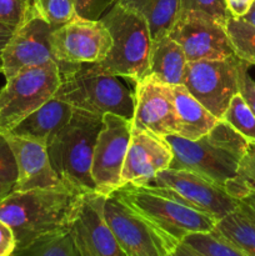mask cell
<instances>
[{
    "mask_svg": "<svg viewBox=\"0 0 255 256\" xmlns=\"http://www.w3.org/2000/svg\"><path fill=\"white\" fill-rule=\"evenodd\" d=\"M86 192L62 184L12 192L0 202V219L12 230L16 249L72 229Z\"/></svg>",
    "mask_w": 255,
    "mask_h": 256,
    "instance_id": "obj_1",
    "label": "cell"
},
{
    "mask_svg": "<svg viewBox=\"0 0 255 256\" xmlns=\"http://www.w3.org/2000/svg\"><path fill=\"white\" fill-rule=\"evenodd\" d=\"M164 138L172 149L169 168L199 174L225 190L236 179L238 166L248 144L239 132L222 120L198 140H188L176 134Z\"/></svg>",
    "mask_w": 255,
    "mask_h": 256,
    "instance_id": "obj_2",
    "label": "cell"
},
{
    "mask_svg": "<svg viewBox=\"0 0 255 256\" xmlns=\"http://www.w3.org/2000/svg\"><path fill=\"white\" fill-rule=\"evenodd\" d=\"M62 82L55 96L74 109L102 116L116 114L126 119L134 115V94L115 75L98 64H74L60 72Z\"/></svg>",
    "mask_w": 255,
    "mask_h": 256,
    "instance_id": "obj_3",
    "label": "cell"
},
{
    "mask_svg": "<svg viewBox=\"0 0 255 256\" xmlns=\"http://www.w3.org/2000/svg\"><path fill=\"white\" fill-rule=\"evenodd\" d=\"M102 116L74 109L70 122L46 146L50 162L65 185L82 192H95L92 156Z\"/></svg>",
    "mask_w": 255,
    "mask_h": 256,
    "instance_id": "obj_4",
    "label": "cell"
},
{
    "mask_svg": "<svg viewBox=\"0 0 255 256\" xmlns=\"http://www.w3.org/2000/svg\"><path fill=\"white\" fill-rule=\"evenodd\" d=\"M100 20L109 30L112 44L104 62L98 65L134 84L146 76L152 44L146 20L118 2H112Z\"/></svg>",
    "mask_w": 255,
    "mask_h": 256,
    "instance_id": "obj_5",
    "label": "cell"
},
{
    "mask_svg": "<svg viewBox=\"0 0 255 256\" xmlns=\"http://www.w3.org/2000/svg\"><path fill=\"white\" fill-rule=\"evenodd\" d=\"M112 194L174 242H182L196 232H210L216 226L214 218L159 190L126 184Z\"/></svg>",
    "mask_w": 255,
    "mask_h": 256,
    "instance_id": "obj_6",
    "label": "cell"
},
{
    "mask_svg": "<svg viewBox=\"0 0 255 256\" xmlns=\"http://www.w3.org/2000/svg\"><path fill=\"white\" fill-rule=\"evenodd\" d=\"M0 90V132H10L19 122L55 96L62 82L56 62L25 68L8 78Z\"/></svg>",
    "mask_w": 255,
    "mask_h": 256,
    "instance_id": "obj_7",
    "label": "cell"
},
{
    "mask_svg": "<svg viewBox=\"0 0 255 256\" xmlns=\"http://www.w3.org/2000/svg\"><path fill=\"white\" fill-rule=\"evenodd\" d=\"M144 188L159 190L216 222L238 208V200L224 188L189 170L168 168L158 172Z\"/></svg>",
    "mask_w": 255,
    "mask_h": 256,
    "instance_id": "obj_8",
    "label": "cell"
},
{
    "mask_svg": "<svg viewBox=\"0 0 255 256\" xmlns=\"http://www.w3.org/2000/svg\"><path fill=\"white\" fill-rule=\"evenodd\" d=\"M240 59L188 62L184 86L202 106L222 120L232 96L239 92Z\"/></svg>",
    "mask_w": 255,
    "mask_h": 256,
    "instance_id": "obj_9",
    "label": "cell"
},
{
    "mask_svg": "<svg viewBox=\"0 0 255 256\" xmlns=\"http://www.w3.org/2000/svg\"><path fill=\"white\" fill-rule=\"evenodd\" d=\"M109 30L102 20L76 16L72 22L52 29L50 46L60 72L74 64H100L112 48Z\"/></svg>",
    "mask_w": 255,
    "mask_h": 256,
    "instance_id": "obj_10",
    "label": "cell"
},
{
    "mask_svg": "<svg viewBox=\"0 0 255 256\" xmlns=\"http://www.w3.org/2000/svg\"><path fill=\"white\" fill-rule=\"evenodd\" d=\"M102 216L128 256H168L179 244L162 234L114 194L105 198Z\"/></svg>",
    "mask_w": 255,
    "mask_h": 256,
    "instance_id": "obj_11",
    "label": "cell"
},
{
    "mask_svg": "<svg viewBox=\"0 0 255 256\" xmlns=\"http://www.w3.org/2000/svg\"><path fill=\"white\" fill-rule=\"evenodd\" d=\"M132 122L116 114H105L92 156L95 192L109 196L122 186V172L129 146Z\"/></svg>",
    "mask_w": 255,
    "mask_h": 256,
    "instance_id": "obj_12",
    "label": "cell"
},
{
    "mask_svg": "<svg viewBox=\"0 0 255 256\" xmlns=\"http://www.w3.org/2000/svg\"><path fill=\"white\" fill-rule=\"evenodd\" d=\"M169 36L184 50L188 62L234 56L225 24L202 12H180Z\"/></svg>",
    "mask_w": 255,
    "mask_h": 256,
    "instance_id": "obj_13",
    "label": "cell"
},
{
    "mask_svg": "<svg viewBox=\"0 0 255 256\" xmlns=\"http://www.w3.org/2000/svg\"><path fill=\"white\" fill-rule=\"evenodd\" d=\"M52 28L35 12L15 29L2 52V74L5 79L25 68L56 62L50 46Z\"/></svg>",
    "mask_w": 255,
    "mask_h": 256,
    "instance_id": "obj_14",
    "label": "cell"
},
{
    "mask_svg": "<svg viewBox=\"0 0 255 256\" xmlns=\"http://www.w3.org/2000/svg\"><path fill=\"white\" fill-rule=\"evenodd\" d=\"M132 126L159 136L179 132L172 86L146 75L135 82Z\"/></svg>",
    "mask_w": 255,
    "mask_h": 256,
    "instance_id": "obj_15",
    "label": "cell"
},
{
    "mask_svg": "<svg viewBox=\"0 0 255 256\" xmlns=\"http://www.w3.org/2000/svg\"><path fill=\"white\" fill-rule=\"evenodd\" d=\"M172 149L165 138L132 126L129 146L122 172V186H146L172 164ZM120 186V188H122Z\"/></svg>",
    "mask_w": 255,
    "mask_h": 256,
    "instance_id": "obj_16",
    "label": "cell"
},
{
    "mask_svg": "<svg viewBox=\"0 0 255 256\" xmlns=\"http://www.w3.org/2000/svg\"><path fill=\"white\" fill-rule=\"evenodd\" d=\"M106 196L86 192L72 226V234L82 256H128L102 216Z\"/></svg>",
    "mask_w": 255,
    "mask_h": 256,
    "instance_id": "obj_17",
    "label": "cell"
},
{
    "mask_svg": "<svg viewBox=\"0 0 255 256\" xmlns=\"http://www.w3.org/2000/svg\"><path fill=\"white\" fill-rule=\"evenodd\" d=\"M5 136L12 148L18 168V180L14 192L64 184L52 169L44 144L12 132H6Z\"/></svg>",
    "mask_w": 255,
    "mask_h": 256,
    "instance_id": "obj_18",
    "label": "cell"
},
{
    "mask_svg": "<svg viewBox=\"0 0 255 256\" xmlns=\"http://www.w3.org/2000/svg\"><path fill=\"white\" fill-rule=\"evenodd\" d=\"M72 112L74 108L72 105L54 96L25 118L10 132L35 140L48 146L55 135L70 122Z\"/></svg>",
    "mask_w": 255,
    "mask_h": 256,
    "instance_id": "obj_19",
    "label": "cell"
},
{
    "mask_svg": "<svg viewBox=\"0 0 255 256\" xmlns=\"http://www.w3.org/2000/svg\"><path fill=\"white\" fill-rule=\"evenodd\" d=\"M172 94L179 122V132L176 135L188 140H198L218 124L219 119L205 109L184 85H174Z\"/></svg>",
    "mask_w": 255,
    "mask_h": 256,
    "instance_id": "obj_20",
    "label": "cell"
},
{
    "mask_svg": "<svg viewBox=\"0 0 255 256\" xmlns=\"http://www.w3.org/2000/svg\"><path fill=\"white\" fill-rule=\"evenodd\" d=\"M186 65L184 50L169 35L152 42L148 75L172 86L182 85Z\"/></svg>",
    "mask_w": 255,
    "mask_h": 256,
    "instance_id": "obj_21",
    "label": "cell"
},
{
    "mask_svg": "<svg viewBox=\"0 0 255 256\" xmlns=\"http://www.w3.org/2000/svg\"><path fill=\"white\" fill-rule=\"evenodd\" d=\"M139 12L149 25L152 40L169 35L180 14L182 0H115Z\"/></svg>",
    "mask_w": 255,
    "mask_h": 256,
    "instance_id": "obj_22",
    "label": "cell"
},
{
    "mask_svg": "<svg viewBox=\"0 0 255 256\" xmlns=\"http://www.w3.org/2000/svg\"><path fill=\"white\" fill-rule=\"evenodd\" d=\"M215 230L249 256H255V219L239 205L216 222Z\"/></svg>",
    "mask_w": 255,
    "mask_h": 256,
    "instance_id": "obj_23",
    "label": "cell"
},
{
    "mask_svg": "<svg viewBox=\"0 0 255 256\" xmlns=\"http://www.w3.org/2000/svg\"><path fill=\"white\" fill-rule=\"evenodd\" d=\"M12 256H82L74 242L72 229L40 238Z\"/></svg>",
    "mask_w": 255,
    "mask_h": 256,
    "instance_id": "obj_24",
    "label": "cell"
},
{
    "mask_svg": "<svg viewBox=\"0 0 255 256\" xmlns=\"http://www.w3.org/2000/svg\"><path fill=\"white\" fill-rule=\"evenodd\" d=\"M225 30L229 36L234 54L242 62L255 66V26L229 16L225 22Z\"/></svg>",
    "mask_w": 255,
    "mask_h": 256,
    "instance_id": "obj_25",
    "label": "cell"
},
{
    "mask_svg": "<svg viewBox=\"0 0 255 256\" xmlns=\"http://www.w3.org/2000/svg\"><path fill=\"white\" fill-rule=\"evenodd\" d=\"M182 242L205 256H249L215 229L210 232L192 234Z\"/></svg>",
    "mask_w": 255,
    "mask_h": 256,
    "instance_id": "obj_26",
    "label": "cell"
},
{
    "mask_svg": "<svg viewBox=\"0 0 255 256\" xmlns=\"http://www.w3.org/2000/svg\"><path fill=\"white\" fill-rule=\"evenodd\" d=\"M246 142H255V114L240 92L234 95L222 118Z\"/></svg>",
    "mask_w": 255,
    "mask_h": 256,
    "instance_id": "obj_27",
    "label": "cell"
},
{
    "mask_svg": "<svg viewBox=\"0 0 255 256\" xmlns=\"http://www.w3.org/2000/svg\"><path fill=\"white\" fill-rule=\"evenodd\" d=\"M32 6L52 29L78 16L76 0H32Z\"/></svg>",
    "mask_w": 255,
    "mask_h": 256,
    "instance_id": "obj_28",
    "label": "cell"
},
{
    "mask_svg": "<svg viewBox=\"0 0 255 256\" xmlns=\"http://www.w3.org/2000/svg\"><path fill=\"white\" fill-rule=\"evenodd\" d=\"M18 168L5 134L0 132V202L15 190Z\"/></svg>",
    "mask_w": 255,
    "mask_h": 256,
    "instance_id": "obj_29",
    "label": "cell"
},
{
    "mask_svg": "<svg viewBox=\"0 0 255 256\" xmlns=\"http://www.w3.org/2000/svg\"><path fill=\"white\" fill-rule=\"evenodd\" d=\"M32 10V0H0V22L18 28Z\"/></svg>",
    "mask_w": 255,
    "mask_h": 256,
    "instance_id": "obj_30",
    "label": "cell"
},
{
    "mask_svg": "<svg viewBox=\"0 0 255 256\" xmlns=\"http://www.w3.org/2000/svg\"><path fill=\"white\" fill-rule=\"evenodd\" d=\"M189 10L205 12L222 24H225L229 18L225 6V0H182L180 12H189Z\"/></svg>",
    "mask_w": 255,
    "mask_h": 256,
    "instance_id": "obj_31",
    "label": "cell"
},
{
    "mask_svg": "<svg viewBox=\"0 0 255 256\" xmlns=\"http://www.w3.org/2000/svg\"><path fill=\"white\" fill-rule=\"evenodd\" d=\"M226 192L238 200V205L255 219V185L236 179L226 186Z\"/></svg>",
    "mask_w": 255,
    "mask_h": 256,
    "instance_id": "obj_32",
    "label": "cell"
},
{
    "mask_svg": "<svg viewBox=\"0 0 255 256\" xmlns=\"http://www.w3.org/2000/svg\"><path fill=\"white\" fill-rule=\"evenodd\" d=\"M115 0H76V14L82 19L99 20Z\"/></svg>",
    "mask_w": 255,
    "mask_h": 256,
    "instance_id": "obj_33",
    "label": "cell"
},
{
    "mask_svg": "<svg viewBox=\"0 0 255 256\" xmlns=\"http://www.w3.org/2000/svg\"><path fill=\"white\" fill-rule=\"evenodd\" d=\"M249 66L250 65L248 62L240 60L239 92L255 114V80L249 74Z\"/></svg>",
    "mask_w": 255,
    "mask_h": 256,
    "instance_id": "obj_34",
    "label": "cell"
},
{
    "mask_svg": "<svg viewBox=\"0 0 255 256\" xmlns=\"http://www.w3.org/2000/svg\"><path fill=\"white\" fill-rule=\"evenodd\" d=\"M236 178L255 185V142H248L246 149L238 166Z\"/></svg>",
    "mask_w": 255,
    "mask_h": 256,
    "instance_id": "obj_35",
    "label": "cell"
},
{
    "mask_svg": "<svg viewBox=\"0 0 255 256\" xmlns=\"http://www.w3.org/2000/svg\"><path fill=\"white\" fill-rule=\"evenodd\" d=\"M15 250H16V240L14 232L0 219V256H12Z\"/></svg>",
    "mask_w": 255,
    "mask_h": 256,
    "instance_id": "obj_36",
    "label": "cell"
},
{
    "mask_svg": "<svg viewBox=\"0 0 255 256\" xmlns=\"http://www.w3.org/2000/svg\"><path fill=\"white\" fill-rule=\"evenodd\" d=\"M252 2L254 0H225V6L229 16L242 19L252 8Z\"/></svg>",
    "mask_w": 255,
    "mask_h": 256,
    "instance_id": "obj_37",
    "label": "cell"
},
{
    "mask_svg": "<svg viewBox=\"0 0 255 256\" xmlns=\"http://www.w3.org/2000/svg\"><path fill=\"white\" fill-rule=\"evenodd\" d=\"M15 29H16L15 26L4 24V22H0V72H2V52H4L5 46H6V44L9 42L10 38L14 34Z\"/></svg>",
    "mask_w": 255,
    "mask_h": 256,
    "instance_id": "obj_38",
    "label": "cell"
},
{
    "mask_svg": "<svg viewBox=\"0 0 255 256\" xmlns=\"http://www.w3.org/2000/svg\"><path fill=\"white\" fill-rule=\"evenodd\" d=\"M168 256H205V255H202V252L192 249V246H189V245L185 244L184 242H182L169 252V255Z\"/></svg>",
    "mask_w": 255,
    "mask_h": 256,
    "instance_id": "obj_39",
    "label": "cell"
},
{
    "mask_svg": "<svg viewBox=\"0 0 255 256\" xmlns=\"http://www.w3.org/2000/svg\"><path fill=\"white\" fill-rule=\"evenodd\" d=\"M242 20H244V22H249V24L254 25V26H255V0L252 2V8H250V10L248 12V14L245 15L244 18H242Z\"/></svg>",
    "mask_w": 255,
    "mask_h": 256,
    "instance_id": "obj_40",
    "label": "cell"
}]
</instances>
